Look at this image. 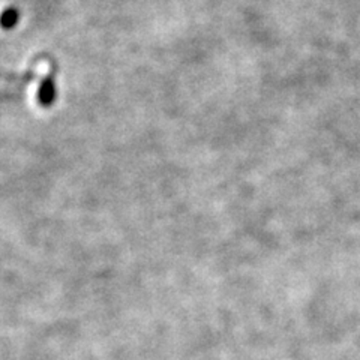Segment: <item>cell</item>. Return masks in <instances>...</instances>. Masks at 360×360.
Segmentation results:
<instances>
[{"label": "cell", "instance_id": "cell-1", "mask_svg": "<svg viewBox=\"0 0 360 360\" xmlns=\"http://www.w3.org/2000/svg\"><path fill=\"white\" fill-rule=\"evenodd\" d=\"M56 99V83H54V71H51L44 78L38 89V103L44 107H49Z\"/></svg>", "mask_w": 360, "mask_h": 360}, {"label": "cell", "instance_id": "cell-2", "mask_svg": "<svg viewBox=\"0 0 360 360\" xmlns=\"http://www.w3.org/2000/svg\"><path fill=\"white\" fill-rule=\"evenodd\" d=\"M20 20V11L14 6L6 8L2 14H0V27L5 30H11L17 26Z\"/></svg>", "mask_w": 360, "mask_h": 360}, {"label": "cell", "instance_id": "cell-3", "mask_svg": "<svg viewBox=\"0 0 360 360\" xmlns=\"http://www.w3.org/2000/svg\"><path fill=\"white\" fill-rule=\"evenodd\" d=\"M37 74L33 71H29L26 74H5V72H0V80H5L9 83H21V84H26L32 80H35Z\"/></svg>", "mask_w": 360, "mask_h": 360}]
</instances>
